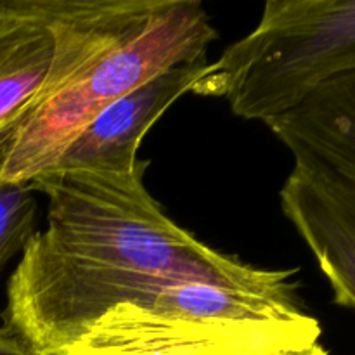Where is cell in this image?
<instances>
[{"label": "cell", "mask_w": 355, "mask_h": 355, "mask_svg": "<svg viewBox=\"0 0 355 355\" xmlns=\"http://www.w3.org/2000/svg\"><path fill=\"white\" fill-rule=\"evenodd\" d=\"M37 198L30 186L0 182V277L35 234Z\"/></svg>", "instance_id": "ba28073f"}, {"label": "cell", "mask_w": 355, "mask_h": 355, "mask_svg": "<svg viewBox=\"0 0 355 355\" xmlns=\"http://www.w3.org/2000/svg\"><path fill=\"white\" fill-rule=\"evenodd\" d=\"M355 71V0H269L255 30L210 62L193 94L227 99L245 120L293 110Z\"/></svg>", "instance_id": "5b68a950"}, {"label": "cell", "mask_w": 355, "mask_h": 355, "mask_svg": "<svg viewBox=\"0 0 355 355\" xmlns=\"http://www.w3.org/2000/svg\"><path fill=\"white\" fill-rule=\"evenodd\" d=\"M295 165L281 208L314 255L333 302L355 311V71L266 121Z\"/></svg>", "instance_id": "277c9868"}, {"label": "cell", "mask_w": 355, "mask_h": 355, "mask_svg": "<svg viewBox=\"0 0 355 355\" xmlns=\"http://www.w3.org/2000/svg\"><path fill=\"white\" fill-rule=\"evenodd\" d=\"M0 355H35L17 336L0 328Z\"/></svg>", "instance_id": "9c48e42d"}, {"label": "cell", "mask_w": 355, "mask_h": 355, "mask_svg": "<svg viewBox=\"0 0 355 355\" xmlns=\"http://www.w3.org/2000/svg\"><path fill=\"white\" fill-rule=\"evenodd\" d=\"M144 173L49 172L28 184L47 196V225L7 281L2 328L35 355H66L107 312L170 284L297 297V269H259L198 241Z\"/></svg>", "instance_id": "6da1fadb"}, {"label": "cell", "mask_w": 355, "mask_h": 355, "mask_svg": "<svg viewBox=\"0 0 355 355\" xmlns=\"http://www.w3.org/2000/svg\"><path fill=\"white\" fill-rule=\"evenodd\" d=\"M52 54L40 0H0V153L44 87Z\"/></svg>", "instance_id": "52a82bcc"}, {"label": "cell", "mask_w": 355, "mask_h": 355, "mask_svg": "<svg viewBox=\"0 0 355 355\" xmlns=\"http://www.w3.org/2000/svg\"><path fill=\"white\" fill-rule=\"evenodd\" d=\"M319 338L297 297L179 283L107 312L66 355H270Z\"/></svg>", "instance_id": "3957f363"}, {"label": "cell", "mask_w": 355, "mask_h": 355, "mask_svg": "<svg viewBox=\"0 0 355 355\" xmlns=\"http://www.w3.org/2000/svg\"><path fill=\"white\" fill-rule=\"evenodd\" d=\"M270 355H331L321 343H315V345L309 347V349H302V350H286V352H279V354H270Z\"/></svg>", "instance_id": "30bf717a"}, {"label": "cell", "mask_w": 355, "mask_h": 355, "mask_svg": "<svg viewBox=\"0 0 355 355\" xmlns=\"http://www.w3.org/2000/svg\"><path fill=\"white\" fill-rule=\"evenodd\" d=\"M217 37L198 0H120L89 54L19 118L0 153V182L28 186L51 172L110 104L158 73L207 55Z\"/></svg>", "instance_id": "7a4b0ae2"}, {"label": "cell", "mask_w": 355, "mask_h": 355, "mask_svg": "<svg viewBox=\"0 0 355 355\" xmlns=\"http://www.w3.org/2000/svg\"><path fill=\"white\" fill-rule=\"evenodd\" d=\"M208 66L207 55L175 64L114 101L87 125L51 172L132 175L148 170V159L137 158L142 139L175 101L193 92Z\"/></svg>", "instance_id": "8992f818"}]
</instances>
